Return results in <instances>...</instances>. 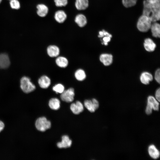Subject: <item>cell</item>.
<instances>
[{"instance_id": "22", "label": "cell", "mask_w": 160, "mask_h": 160, "mask_svg": "<svg viewBox=\"0 0 160 160\" xmlns=\"http://www.w3.org/2000/svg\"><path fill=\"white\" fill-rule=\"evenodd\" d=\"M49 105L50 108L54 110L58 109L60 107V101L56 98H52L49 101Z\"/></svg>"}, {"instance_id": "29", "label": "cell", "mask_w": 160, "mask_h": 160, "mask_svg": "<svg viewBox=\"0 0 160 160\" xmlns=\"http://www.w3.org/2000/svg\"><path fill=\"white\" fill-rule=\"evenodd\" d=\"M105 36H108L111 38L112 37L111 34L104 30L99 32V35L98 36V37L99 38H103Z\"/></svg>"}, {"instance_id": "28", "label": "cell", "mask_w": 160, "mask_h": 160, "mask_svg": "<svg viewBox=\"0 0 160 160\" xmlns=\"http://www.w3.org/2000/svg\"><path fill=\"white\" fill-rule=\"evenodd\" d=\"M56 6L58 7L65 6L68 4V0H54Z\"/></svg>"}, {"instance_id": "30", "label": "cell", "mask_w": 160, "mask_h": 160, "mask_svg": "<svg viewBox=\"0 0 160 160\" xmlns=\"http://www.w3.org/2000/svg\"><path fill=\"white\" fill-rule=\"evenodd\" d=\"M154 78L156 81L159 84L160 82V70L159 68L157 69L156 71Z\"/></svg>"}, {"instance_id": "19", "label": "cell", "mask_w": 160, "mask_h": 160, "mask_svg": "<svg viewBox=\"0 0 160 160\" xmlns=\"http://www.w3.org/2000/svg\"><path fill=\"white\" fill-rule=\"evenodd\" d=\"M75 20L78 25L81 27H84L87 23V20L86 17L82 14L77 15L75 17Z\"/></svg>"}, {"instance_id": "13", "label": "cell", "mask_w": 160, "mask_h": 160, "mask_svg": "<svg viewBox=\"0 0 160 160\" xmlns=\"http://www.w3.org/2000/svg\"><path fill=\"white\" fill-rule=\"evenodd\" d=\"M38 82L41 88L46 89L48 88L50 85L51 80L47 76L44 75L39 78Z\"/></svg>"}, {"instance_id": "1", "label": "cell", "mask_w": 160, "mask_h": 160, "mask_svg": "<svg viewBox=\"0 0 160 160\" xmlns=\"http://www.w3.org/2000/svg\"><path fill=\"white\" fill-rule=\"evenodd\" d=\"M143 15L149 17L152 22L160 18V0H145Z\"/></svg>"}, {"instance_id": "8", "label": "cell", "mask_w": 160, "mask_h": 160, "mask_svg": "<svg viewBox=\"0 0 160 160\" xmlns=\"http://www.w3.org/2000/svg\"><path fill=\"white\" fill-rule=\"evenodd\" d=\"M10 62L8 55L6 53L0 54V69H6L10 65Z\"/></svg>"}, {"instance_id": "5", "label": "cell", "mask_w": 160, "mask_h": 160, "mask_svg": "<svg viewBox=\"0 0 160 160\" xmlns=\"http://www.w3.org/2000/svg\"><path fill=\"white\" fill-rule=\"evenodd\" d=\"M159 105V103L153 96H148L145 110L146 113L148 115L152 113L153 109L155 111H158Z\"/></svg>"}, {"instance_id": "25", "label": "cell", "mask_w": 160, "mask_h": 160, "mask_svg": "<svg viewBox=\"0 0 160 160\" xmlns=\"http://www.w3.org/2000/svg\"><path fill=\"white\" fill-rule=\"evenodd\" d=\"M137 0H122L123 5L128 8L135 6L136 4Z\"/></svg>"}, {"instance_id": "12", "label": "cell", "mask_w": 160, "mask_h": 160, "mask_svg": "<svg viewBox=\"0 0 160 160\" xmlns=\"http://www.w3.org/2000/svg\"><path fill=\"white\" fill-rule=\"evenodd\" d=\"M144 46L145 49L149 52L153 51L156 47V45L153 41L149 38L145 40Z\"/></svg>"}, {"instance_id": "24", "label": "cell", "mask_w": 160, "mask_h": 160, "mask_svg": "<svg viewBox=\"0 0 160 160\" xmlns=\"http://www.w3.org/2000/svg\"><path fill=\"white\" fill-rule=\"evenodd\" d=\"M86 74L84 70L82 69L77 70L75 73V76L77 80L82 81L86 78Z\"/></svg>"}, {"instance_id": "20", "label": "cell", "mask_w": 160, "mask_h": 160, "mask_svg": "<svg viewBox=\"0 0 160 160\" xmlns=\"http://www.w3.org/2000/svg\"><path fill=\"white\" fill-rule=\"evenodd\" d=\"M149 154L152 158L156 159L159 158L160 156V153L154 145H150L148 148Z\"/></svg>"}, {"instance_id": "23", "label": "cell", "mask_w": 160, "mask_h": 160, "mask_svg": "<svg viewBox=\"0 0 160 160\" xmlns=\"http://www.w3.org/2000/svg\"><path fill=\"white\" fill-rule=\"evenodd\" d=\"M55 62L56 64L61 68H65L68 64V61L67 59L62 56L57 57L56 59Z\"/></svg>"}, {"instance_id": "27", "label": "cell", "mask_w": 160, "mask_h": 160, "mask_svg": "<svg viewBox=\"0 0 160 160\" xmlns=\"http://www.w3.org/2000/svg\"><path fill=\"white\" fill-rule=\"evenodd\" d=\"M10 5L13 9H18L20 7V4L18 0H10Z\"/></svg>"}, {"instance_id": "17", "label": "cell", "mask_w": 160, "mask_h": 160, "mask_svg": "<svg viewBox=\"0 0 160 160\" xmlns=\"http://www.w3.org/2000/svg\"><path fill=\"white\" fill-rule=\"evenodd\" d=\"M151 24L150 29L152 36L156 38H159L160 36V24L156 22Z\"/></svg>"}, {"instance_id": "4", "label": "cell", "mask_w": 160, "mask_h": 160, "mask_svg": "<svg viewBox=\"0 0 160 160\" xmlns=\"http://www.w3.org/2000/svg\"><path fill=\"white\" fill-rule=\"evenodd\" d=\"M35 127L38 131L44 132L50 128L51 123L50 121L48 120L44 117L38 118L36 121L35 123Z\"/></svg>"}, {"instance_id": "15", "label": "cell", "mask_w": 160, "mask_h": 160, "mask_svg": "<svg viewBox=\"0 0 160 160\" xmlns=\"http://www.w3.org/2000/svg\"><path fill=\"white\" fill-rule=\"evenodd\" d=\"M153 79L152 74L147 72H143L140 76V80L141 82L144 84H149L150 81Z\"/></svg>"}, {"instance_id": "16", "label": "cell", "mask_w": 160, "mask_h": 160, "mask_svg": "<svg viewBox=\"0 0 160 160\" xmlns=\"http://www.w3.org/2000/svg\"><path fill=\"white\" fill-rule=\"evenodd\" d=\"M37 14L40 17H43L45 16L47 14L48 12V8L45 5L40 4L37 6Z\"/></svg>"}, {"instance_id": "9", "label": "cell", "mask_w": 160, "mask_h": 160, "mask_svg": "<svg viewBox=\"0 0 160 160\" xmlns=\"http://www.w3.org/2000/svg\"><path fill=\"white\" fill-rule=\"evenodd\" d=\"M100 60L104 65L108 66L112 64L113 60V57L111 54L103 53L101 54L100 56Z\"/></svg>"}, {"instance_id": "35", "label": "cell", "mask_w": 160, "mask_h": 160, "mask_svg": "<svg viewBox=\"0 0 160 160\" xmlns=\"http://www.w3.org/2000/svg\"></svg>"}, {"instance_id": "31", "label": "cell", "mask_w": 160, "mask_h": 160, "mask_svg": "<svg viewBox=\"0 0 160 160\" xmlns=\"http://www.w3.org/2000/svg\"><path fill=\"white\" fill-rule=\"evenodd\" d=\"M102 44L105 45H107L108 43L110 42L111 40V37L108 36H105L103 37Z\"/></svg>"}, {"instance_id": "3", "label": "cell", "mask_w": 160, "mask_h": 160, "mask_svg": "<svg viewBox=\"0 0 160 160\" xmlns=\"http://www.w3.org/2000/svg\"><path fill=\"white\" fill-rule=\"evenodd\" d=\"M20 87L23 91L26 93L32 92L36 88L35 85L31 82L30 79L26 76L23 77L21 79Z\"/></svg>"}, {"instance_id": "2", "label": "cell", "mask_w": 160, "mask_h": 160, "mask_svg": "<svg viewBox=\"0 0 160 160\" xmlns=\"http://www.w3.org/2000/svg\"><path fill=\"white\" fill-rule=\"evenodd\" d=\"M152 22V21L149 17L142 15L138 20L137 28L141 32H146L150 29Z\"/></svg>"}, {"instance_id": "33", "label": "cell", "mask_w": 160, "mask_h": 160, "mask_svg": "<svg viewBox=\"0 0 160 160\" xmlns=\"http://www.w3.org/2000/svg\"><path fill=\"white\" fill-rule=\"evenodd\" d=\"M5 126V125L4 121L0 120V133L4 130Z\"/></svg>"}, {"instance_id": "34", "label": "cell", "mask_w": 160, "mask_h": 160, "mask_svg": "<svg viewBox=\"0 0 160 160\" xmlns=\"http://www.w3.org/2000/svg\"><path fill=\"white\" fill-rule=\"evenodd\" d=\"M1 1H2V0H0V3L1 2Z\"/></svg>"}, {"instance_id": "32", "label": "cell", "mask_w": 160, "mask_h": 160, "mask_svg": "<svg viewBox=\"0 0 160 160\" xmlns=\"http://www.w3.org/2000/svg\"><path fill=\"white\" fill-rule=\"evenodd\" d=\"M160 88H159L156 90L155 93L156 98L159 102H160Z\"/></svg>"}, {"instance_id": "18", "label": "cell", "mask_w": 160, "mask_h": 160, "mask_svg": "<svg viewBox=\"0 0 160 160\" xmlns=\"http://www.w3.org/2000/svg\"><path fill=\"white\" fill-rule=\"evenodd\" d=\"M55 20L59 23H63L67 18V15L63 10H58L57 11L55 15Z\"/></svg>"}, {"instance_id": "14", "label": "cell", "mask_w": 160, "mask_h": 160, "mask_svg": "<svg viewBox=\"0 0 160 160\" xmlns=\"http://www.w3.org/2000/svg\"><path fill=\"white\" fill-rule=\"evenodd\" d=\"M48 55L51 57L57 56L60 53V49L56 45H51L49 46L47 49Z\"/></svg>"}, {"instance_id": "6", "label": "cell", "mask_w": 160, "mask_h": 160, "mask_svg": "<svg viewBox=\"0 0 160 160\" xmlns=\"http://www.w3.org/2000/svg\"><path fill=\"white\" fill-rule=\"evenodd\" d=\"M74 95V89L72 88H70L68 89L64 90L61 93L60 97L63 101L69 103L73 100Z\"/></svg>"}, {"instance_id": "11", "label": "cell", "mask_w": 160, "mask_h": 160, "mask_svg": "<svg viewBox=\"0 0 160 160\" xmlns=\"http://www.w3.org/2000/svg\"><path fill=\"white\" fill-rule=\"evenodd\" d=\"M70 109L73 113L78 114L83 111L84 106L80 101H77L71 104Z\"/></svg>"}, {"instance_id": "26", "label": "cell", "mask_w": 160, "mask_h": 160, "mask_svg": "<svg viewBox=\"0 0 160 160\" xmlns=\"http://www.w3.org/2000/svg\"><path fill=\"white\" fill-rule=\"evenodd\" d=\"M64 86L61 84H58L55 85L52 87L53 90L57 93H62L65 90Z\"/></svg>"}, {"instance_id": "10", "label": "cell", "mask_w": 160, "mask_h": 160, "mask_svg": "<svg viewBox=\"0 0 160 160\" xmlns=\"http://www.w3.org/2000/svg\"><path fill=\"white\" fill-rule=\"evenodd\" d=\"M72 141L69 137L66 135L63 136L62 137V141L57 144V147L59 148H66L70 147L72 144Z\"/></svg>"}, {"instance_id": "21", "label": "cell", "mask_w": 160, "mask_h": 160, "mask_svg": "<svg viewBox=\"0 0 160 160\" xmlns=\"http://www.w3.org/2000/svg\"><path fill=\"white\" fill-rule=\"evenodd\" d=\"M75 6L79 10H84L86 9L88 6V0H76Z\"/></svg>"}, {"instance_id": "7", "label": "cell", "mask_w": 160, "mask_h": 160, "mask_svg": "<svg viewBox=\"0 0 160 160\" xmlns=\"http://www.w3.org/2000/svg\"><path fill=\"white\" fill-rule=\"evenodd\" d=\"M84 104L85 107L91 112H94L98 108L99 106L98 102L94 98L92 99V100H85Z\"/></svg>"}]
</instances>
